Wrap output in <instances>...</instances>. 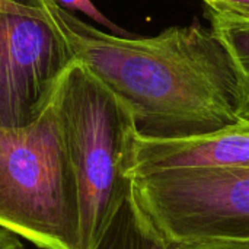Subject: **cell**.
<instances>
[{
	"instance_id": "obj_5",
	"label": "cell",
	"mask_w": 249,
	"mask_h": 249,
	"mask_svg": "<svg viewBox=\"0 0 249 249\" xmlns=\"http://www.w3.org/2000/svg\"><path fill=\"white\" fill-rule=\"evenodd\" d=\"M134 191L177 245L249 241V166L136 177Z\"/></svg>"
},
{
	"instance_id": "obj_6",
	"label": "cell",
	"mask_w": 249,
	"mask_h": 249,
	"mask_svg": "<svg viewBox=\"0 0 249 249\" xmlns=\"http://www.w3.org/2000/svg\"><path fill=\"white\" fill-rule=\"evenodd\" d=\"M249 166V120L207 134L184 139H146L137 134L133 177L174 169H228Z\"/></svg>"
},
{
	"instance_id": "obj_8",
	"label": "cell",
	"mask_w": 249,
	"mask_h": 249,
	"mask_svg": "<svg viewBox=\"0 0 249 249\" xmlns=\"http://www.w3.org/2000/svg\"><path fill=\"white\" fill-rule=\"evenodd\" d=\"M210 29L225 47L235 67L241 107L239 117L249 120V19L209 9Z\"/></svg>"
},
{
	"instance_id": "obj_1",
	"label": "cell",
	"mask_w": 249,
	"mask_h": 249,
	"mask_svg": "<svg viewBox=\"0 0 249 249\" xmlns=\"http://www.w3.org/2000/svg\"><path fill=\"white\" fill-rule=\"evenodd\" d=\"M66 39L130 108L139 136L184 139L239 123L235 67L210 28L171 26L147 38L107 34L57 3Z\"/></svg>"
},
{
	"instance_id": "obj_12",
	"label": "cell",
	"mask_w": 249,
	"mask_h": 249,
	"mask_svg": "<svg viewBox=\"0 0 249 249\" xmlns=\"http://www.w3.org/2000/svg\"><path fill=\"white\" fill-rule=\"evenodd\" d=\"M0 249H25L18 235L0 226Z\"/></svg>"
},
{
	"instance_id": "obj_2",
	"label": "cell",
	"mask_w": 249,
	"mask_h": 249,
	"mask_svg": "<svg viewBox=\"0 0 249 249\" xmlns=\"http://www.w3.org/2000/svg\"><path fill=\"white\" fill-rule=\"evenodd\" d=\"M50 107L76 181L80 249H93L133 188L136 123L125 102L77 58Z\"/></svg>"
},
{
	"instance_id": "obj_9",
	"label": "cell",
	"mask_w": 249,
	"mask_h": 249,
	"mask_svg": "<svg viewBox=\"0 0 249 249\" xmlns=\"http://www.w3.org/2000/svg\"><path fill=\"white\" fill-rule=\"evenodd\" d=\"M54 1H57L63 9H66V10H74V12H80V13H83V15H86L89 19H92L93 22H96V23H99V25H104L105 28H108L109 31H112L115 35H120V34H123L124 31L120 28V26H117L115 23H112L93 3H92V0H54Z\"/></svg>"
},
{
	"instance_id": "obj_4",
	"label": "cell",
	"mask_w": 249,
	"mask_h": 249,
	"mask_svg": "<svg viewBox=\"0 0 249 249\" xmlns=\"http://www.w3.org/2000/svg\"><path fill=\"white\" fill-rule=\"evenodd\" d=\"M74 60L57 1L0 0V127L36 121Z\"/></svg>"
},
{
	"instance_id": "obj_7",
	"label": "cell",
	"mask_w": 249,
	"mask_h": 249,
	"mask_svg": "<svg viewBox=\"0 0 249 249\" xmlns=\"http://www.w3.org/2000/svg\"><path fill=\"white\" fill-rule=\"evenodd\" d=\"M143 209L134 184L93 249H177Z\"/></svg>"
},
{
	"instance_id": "obj_11",
	"label": "cell",
	"mask_w": 249,
	"mask_h": 249,
	"mask_svg": "<svg viewBox=\"0 0 249 249\" xmlns=\"http://www.w3.org/2000/svg\"><path fill=\"white\" fill-rule=\"evenodd\" d=\"M177 249H249V241L201 242V244H191V245H178Z\"/></svg>"
},
{
	"instance_id": "obj_10",
	"label": "cell",
	"mask_w": 249,
	"mask_h": 249,
	"mask_svg": "<svg viewBox=\"0 0 249 249\" xmlns=\"http://www.w3.org/2000/svg\"><path fill=\"white\" fill-rule=\"evenodd\" d=\"M209 9L249 19V0H203Z\"/></svg>"
},
{
	"instance_id": "obj_3",
	"label": "cell",
	"mask_w": 249,
	"mask_h": 249,
	"mask_svg": "<svg viewBox=\"0 0 249 249\" xmlns=\"http://www.w3.org/2000/svg\"><path fill=\"white\" fill-rule=\"evenodd\" d=\"M0 226L42 249H80L76 181L51 107L29 125L0 127Z\"/></svg>"
}]
</instances>
